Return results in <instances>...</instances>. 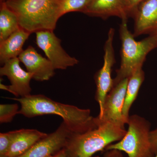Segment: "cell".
<instances>
[{"label":"cell","instance_id":"cell-15","mask_svg":"<svg viewBox=\"0 0 157 157\" xmlns=\"http://www.w3.org/2000/svg\"><path fill=\"white\" fill-rule=\"evenodd\" d=\"M21 28L6 40L0 42V63L4 65L11 59L18 57L23 47L31 35Z\"/></svg>","mask_w":157,"mask_h":157},{"label":"cell","instance_id":"cell-25","mask_svg":"<svg viewBox=\"0 0 157 157\" xmlns=\"http://www.w3.org/2000/svg\"><path fill=\"white\" fill-rule=\"evenodd\" d=\"M57 153L55 155H51L48 156L47 157H57Z\"/></svg>","mask_w":157,"mask_h":157},{"label":"cell","instance_id":"cell-8","mask_svg":"<svg viewBox=\"0 0 157 157\" xmlns=\"http://www.w3.org/2000/svg\"><path fill=\"white\" fill-rule=\"evenodd\" d=\"M36 34L37 45L44 52L55 70H66L78 63V60L69 55L62 47L61 40L53 31H39Z\"/></svg>","mask_w":157,"mask_h":157},{"label":"cell","instance_id":"cell-3","mask_svg":"<svg viewBox=\"0 0 157 157\" xmlns=\"http://www.w3.org/2000/svg\"><path fill=\"white\" fill-rule=\"evenodd\" d=\"M125 129L107 123L82 134L72 133L64 150L67 157H93L108 145L120 140L126 133Z\"/></svg>","mask_w":157,"mask_h":157},{"label":"cell","instance_id":"cell-11","mask_svg":"<svg viewBox=\"0 0 157 157\" xmlns=\"http://www.w3.org/2000/svg\"><path fill=\"white\" fill-rule=\"evenodd\" d=\"M18 58L36 81H47L55 75L56 70L51 62L39 54L31 45L23 51Z\"/></svg>","mask_w":157,"mask_h":157},{"label":"cell","instance_id":"cell-12","mask_svg":"<svg viewBox=\"0 0 157 157\" xmlns=\"http://www.w3.org/2000/svg\"><path fill=\"white\" fill-rule=\"evenodd\" d=\"M134 37L157 31V0H145L134 14Z\"/></svg>","mask_w":157,"mask_h":157},{"label":"cell","instance_id":"cell-27","mask_svg":"<svg viewBox=\"0 0 157 157\" xmlns=\"http://www.w3.org/2000/svg\"><path fill=\"white\" fill-rule=\"evenodd\" d=\"M93 157H100L99 156H94Z\"/></svg>","mask_w":157,"mask_h":157},{"label":"cell","instance_id":"cell-10","mask_svg":"<svg viewBox=\"0 0 157 157\" xmlns=\"http://www.w3.org/2000/svg\"><path fill=\"white\" fill-rule=\"evenodd\" d=\"M63 122L55 132L48 134L23 154L16 157H47L64 148L72 134Z\"/></svg>","mask_w":157,"mask_h":157},{"label":"cell","instance_id":"cell-1","mask_svg":"<svg viewBox=\"0 0 157 157\" xmlns=\"http://www.w3.org/2000/svg\"><path fill=\"white\" fill-rule=\"evenodd\" d=\"M10 99L21 104L18 114L28 118L49 114L59 116L73 134H82L98 127L95 117L91 115L89 109H81L56 102L42 94H31L24 98Z\"/></svg>","mask_w":157,"mask_h":157},{"label":"cell","instance_id":"cell-28","mask_svg":"<svg viewBox=\"0 0 157 157\" xmlns=\"http://www.w3.org/2000/svg\"><path fill=\"white\" fill-rule=\"evenodd\" d=\"M154 157H157V154L155 155V156Z\"/></svg>","mask_w":157,"mask_h":157},{"label":"cell","instance_id":"cell-17","mask_svg":"<svg viewBox=\"0 0 157 157\" xmlns=\"http://www.w3.org/2000/svg\"><path fill=\"white\" fill-rule=\"evenodd\" d=\"M20 28L16 14L5 2H0V42Z\"/></svg>","mask_w":157,"mask_h":157},{"label":"cell","instance_id":"cell-13","mask_svg":"<svg viewBox=\"0 0 157 157\" xmlns=\"http://www.w3.org/2000/svg\"><path fill=\"white\" fill-rule=\"evenodd\" d=\"M83 13L104 19L111 16L122 20L128 17L122 0H91Z\"/></svg>","mask_w":157,"mask_h":157},{"label":"cell","instance_id":"cell-21","mask_svg":"<svg viewBox=\"0 0 157 157\" xmlns=\"http://www.w3.org/2000/svg\"><path fill=\"white\" fill-rule=\"evenodd\" d=\"M125 9L128 17L134 16L137 8L145 0H122Z\"/></svg>","mask_w":157,"mask_h":157},{"label":"cell","instance_id":"cell-22","mask_svg":"<svg viewBox=\"0 0 157 157\" xmlns=\"http://www.w3.org/2000/svg\"><path fill=\"white\" fill-rule=\"evenodd\" d=\"M150 140L152 151L155 155L157 154V128L151 131Z\"/></svg>","mask_w":157,"mask_h":157},{"label":"cell","instance_id":"cell-24","mask_svg":"<svg viewBox=\"0 0 157 157\" xmlns=\"http://www.w3.org/2000/svg\"><path fill=\"white\" fill-rule=\"evenodd\" d=\"M57 157H67L66 152H65L64 149L58 153Z\"/></svg>","mask_w":157,"mask_h":157},{"label":"cell","instance_id":"cell-18","mask_svg":"<svg viewBox=\"0 0 157 157\" xmlns=\"http://www.w3.org/2000/svg\"><path fill=\"white\" fill-rule=\"evenodd\" d=\"M91 0H63L62 16L69 12L78 11L84 13Z\"/></svg>","mask_w":157,"mask_h":157},{"label":"cell","instance_id":"cell-26","mask_svg":"<svg viewBox=\"0 0 157 157\" xmlns=\"http://www.w3.org/2000/svg\"><path fill=\"white\" fill-rule=\"evenodd\" d=\"M6 0H0V2H5Z\"/></svg>","mask_w":157,"mask_h":157},{"label":"cell","instance_id":"cell-9","mask_svg":"<svg viewBox=\"0 0 157 157\" xmlns=\"http://www.w3.org/2000/svg\"><path fill=\"white\" fill-rule=\"evenodd\" d=\"M20 62L18 57L11 59L0 68L1 76H7L11 82L9 86L1 83L0 88L11 93L15 97L24 98L31 94L30 82L33 75L22 69Z\"/></svg>","mask_w":157,"mask_h":157},{"label":"cell","instance_id":"cell-20","mask_svg":"<svg viewBox=\"0 0 157 157\" xmlns=\"http://www.w3.org/2000/svg\"><path fill=\"white\" fill-rule=\"evenodd\" d=\"M15 131L0 134V157L5 156L13 141Z\"/></svg>","mask_w":157,"mask_h":157},{"label":"cell","instance_id":"cell-4","mask_svg":"<svg viewBox=\"0 0 157 157\" xmlns=\"http://www.w3.org/2000/svg\"><path fill=\"white\" fill-rule=\"evenodd\" d=\"M119 33L121 41V66L116 70L114 86L129 78L137 68L142 67L147 55L157 47V31L141 41H135L128 29L127 20L124 19L120 25Z\"/></svg>","mask_w":157,"mask_h":157},{"label":"cell","instance_id":"cell-16","mask_svg":"<svg viewBox=\"0 0 157 157\" xmlns=\"http://www.w3.org/2000/svg\"><path fill=\"white\" fill-rule=\"evenodd\" d=\"M144 78L145 73L142 69V67L137 68L128 78L122 111L123 115L127 124L130 117L129 111L137 98Z\"/></svg>","mask_w":157,"mask_h":157},{"label":"cell","instance_id":"cell-6","mask_svg":"<svg viewBox=\"0 0 157 157\" xmlns=\"http://www.w3.org/2000/svg\"><path fill=\"white\" fill-rule=\"evenodd\" d=\"M115 30L109 29L107 39L104 45V63L102 67L94 76L96 85L95 100L100 107L99 114L103 111L105 99L114 86V79L111 77L112 67L115 63L113 42Z\"/></svg>","mask_w":157,"mask_h":157},{"label":"cell","instance_id":"cell-19","mask_svg":"<svg viewBox=\"0 0 157 157\" xmlns=\"http://www.w3.org/2000/svg\"><path fill=\"white\" fill-rule=\"evenodd\" d=\"M19 107L17 104H1L0 105V123H8L12 121L18 114Z\"/></svg>","mask_w":157,"mask_h":157},{"label":"cell","instance_id":"cell-23","mask_svg":"<svg viewBox=\"0 0 157 157\" xmlns=\"http://www.w3.org/2000/svg\"><path fill=\"white\" fill-rule=\"evenodd\" d=\"M121 152L114 149L106 151L103 157H123Z\"/></svg>","mask_w":157,"mask_h":157},{"label":"cell","instance_id":"cell-2","mask_svg":"<svg viewBox=\"0 0 157 157\" xmlns=\"http://www.w3.org/2000/svg\"><path fill=\"white\" fill-rule=\"evenodd\" d=\"M17 15L21 29L30 33L54 31L62 16L63 0H6Z\"/></svg>","mask_w":157,"mask_h":157},{"label":"cell","instance_id":"cell-5","mask_svg":"<svg viewBox=\"0 0 157 157\" xmlns=\"http://www.w3.org/2000/svg\"><path fill=\"white\" fill-rule=\"evenodd\" d=\"M128 128L124 137L116 143L109 144L105 150H117L124 152L129 157H154L150 134L151 124L140 116H130Z\"/></svg>","mask_w":157,"mask_h":157},{"label":"cell","instance_id":"cell-7","mask_svg":"<svg viewBox=\"0 0 157 157\" xmlns=\"http://www.w3.org/2000/svg\"><path fill=\"white\" fill-rule=\"evenodd\" d=\"M128 78H125L113 86L107 95L103 111L95 117L97 126L110 123L125 128L127 124L123 115L125 97Z\"/></svg>","mask_w":157,"mask_h":157},{"label":"cell","instance_id":"cell-14","mask_svg":"<svg viewBox=\"0 0 157 157\" xmlns=\"http://www.w3.org/2000/svg\"><path fill=\"white\" fill-rule=\"evenodd\" d=\"M15 132L11 147L3 157L19 156L48 135L36 129H21Z\"/></svg>","mask_w":157,"mask_h":157}]
</instances>
